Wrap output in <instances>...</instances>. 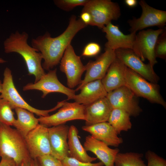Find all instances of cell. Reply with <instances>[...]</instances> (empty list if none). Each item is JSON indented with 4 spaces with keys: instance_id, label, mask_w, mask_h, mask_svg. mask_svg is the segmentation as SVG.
I'll return each instance as SVG.
<instances>
[{
    "instance_id": "cell-1",
    "label": "cell",
    "mask_w": 166,
    "mask_h": 166,
    "mask_svg": "<svg viewBox=\"0 0 166 166\" xmlns=\"http://www.w3.org/2000/svg\"><path fill=\"white\" fill-rule=\"evenodd\" d=\"M86 25L75 16H71L65 30L58 36L52 38L48 32L32 39L31 46L42 54L44 69L49 70L60 63L67 47L73 37Z\"/></svg>"
},
{
    "instance_id": "cell-2",
    "label": "cell",
    "mask_w": 166,
    "mask_h": 166,
    "mask_svg": "<svg viewBox=\"0 0 166 166\" xmlns=\"http://www.w3.org/2000/svg\"><path fill=\"white\" fill-rule=\"evenodd\" d=\"M28 38L26 32L21 33L17 31L4 41L3 47L5 53H16L22 57L26 65L28 74L34 76V83H36L46 73L42 65V55L28 44Z\"/></svg>"
},
{
    "instance_id": "cell-3",
    "label": "cell",
    "mask_w": 166,
    "mask_h": 166,
    "mask_svg": "<svg viewBox=\"0 0 166 166\" xmlns=\"http://www.w3.org/2000/svg\"><path fill=\"white\" fill-rule=\"evenodd\" d=\"M12 159L16 166L30 161L25 138L16 129L0 122V157Z\"/></svg>"
},
{
    "instance_id": "cell-4",
    "label": "cell",
    "mask_w": 166,
    "mask_h": 166,
    "mask_svg": "<svg viewBox=\"0 0 166 166\" xmlns=\"http://www.w3.org/2000/svg\"><path fill=\"white\" fill-rule=\"evenodd\" d=\"M0 97L9 102L12 109L20 108L27 110L39 117H46L50 112L60 108L64 101L58 102L53 108L48 110L37 109L29 105L22 97L16 88L13 81L11 70L8 68L5 69Z\"/></svg>"
},
{
    "instance_id": "cell-5",
    "label": "cell",
    "mask_w": 166,
    "mask_h": 166,
    "mask_svg": "<svg viewBox=\"0 0 166 166\" xmlns=\"http://www.w3.org/2000/svg\"><path fill=\"white\" fill-rule=\"evenodd\" d=\"M81 12H87L90 15L89 25L101 29L112 21L117 20L121 14L118 4L110 0H89Z\"/></svg>"
},
{
    "instance_id": "cell-6",
    "label": "cell",
    "mask_w": 166,
    "mask_h": 166,
    "mask_svg": "<svg viewBox=\"0 0 166 166\" xmlns=\"http://www.w3.org/2000/svg\"><path fill=\"white\" fill-rule=\"evenodd\" d=\"M126 86L136 96L144 98L150 102L160 105L164 108L166 103L160 93L159 86L152 83L126 66Z\"/></svg>"
},
{
    "instance_id": "cell-7",
    "label": "cell",
    "mask_w": 166,
    "mask_h": 166,
    "mask_svg": "<svg viewBox=\"0 0 166 166\" xmlns=\"http://www.w3.org/2000/svg\"><path fill=\"white\" fill-rule=\"evenodd\" d=\"M164 30L148 29L139 31L136 34L133 51L143 61L147 59L153 67L157 63L155 52L157 40Z\"/></svg>"
},
{
    "instance_id": "cell-8",
    "label": "cell",
    "mask_w": 166,
    "mask_h": 166,
    "mask_svg": "<svg viewBox=\"0 0 166 166\" xmlns=\"http://www.w3.org/2000/svg\"><path fill=\"white\" fill-rule=\"evenodd\" d=\"M85 106L75 102L65 101L56 113L46 117H39V123L47 127L64 124L67 122L76 120L85 121Z\"/></svg>"
},
{
    "instance_id": "cell-9",
    "label": "cell",
    "mask_w": 166,
    "mask_h": 166,
    "mask_svg": "<svg viewBox=\"0 0 166 166\" xmlns=\"http://www.w3.org/2000/svg\"><path fill=\"white\" fill-rule=\"evenodd\" d=\"M60 70L65 74L68 88L72 89L79 85L81 77L85 71L80 56L77 55L69 44L66 49L60 63Z\"/></svg>"
},
{
    "instance_id": "cell-10",
    "label": "cell",
    "mask_w": 166,
    "mask_h": 166,
    "mask_svg": "<svg viewBox=\"0 0 166 166\" xmlns=\"http://www.w3.org/2000/svg\"><path fill=\"white\" fill-rule=\"evenodd\" d=\"M36 90L41 91L42 97H45L48 94L53 93H62L66 95L67 100L74 99L75 96V90L67 87L58 79L57 69L50 70L36 83H30L23 86L24 91Z\"/></svg>"
},
{
    "instance_id": "cell-11",
    "label": "cell",
    "mask_w": 166,
    "mask_h": 166,
    "mask_svg": "<svg viewBox=\"0 0 166 166\" xmlns=\"http://www.w3.org/2000/svg\"><path fill=\"white\" fill-rule=\"evenodd\" d=\"M139 4L142 10L140 18H134L128 22L130 27V31L135 33L144 28L154 26L160 28L164 26L166 22V11L154 8L144 0H140Z\"/></svg>"
},
{
    "instance_id": "cell-12",
    "label": "cell",
    "mask_w": 166,
    "mask_h": 166,
    "mask_svg": "<svg viewBox=\"0 0 166 166\" xmlns=\"http://www.w3.org/2000/svg\"><path fill=\"white\" fill-rule=\"evenodd\" d=\"M116 57L127 67L152 83L157 84L159 77L153 67L146 64L131 49H119L115 51Z\"/></svg>"
},
{
    "instance_id": "cell-13",
    "label": "cell",
    "mask_w": 166,
    "mask_h": 166,
    "mask_svg": "<svg viewBox=\"0 0 166 166\" xmlns=\"http://www.w3.org/2000/svg\"><path fill=\"white\" fill-rule=\"evenodd\" d=\"M136 96L128 88L124 86L108 92L106 97L113 109L124 110L130 116L136 117L142 110L136 100Z\"/></svg>"
},
{
    "instance_id": "cell-14",
    "label": "cell",
    "mask_w": 166,
    "mask_h": 166,
    "mask_svg": "<svg viewBox=\"0 0 166 166\" xmlns=\"http://www.w3.org/2000/svg\"><path fill=\"white\" fill-rule=\"evenodd\" d=\"M105 52L95 61H90L85 65L86 73L83 80L75 90H80L86 84L97 80H101L109 67L116 58L115 51L105 49Z\"/></svg>"
},
{
    "instance_id": "cell-15",
    "label": "cell",
    "mask_w": 166,
    "mask_h": 166,
    "mask_svg": "<svg viewBox=\"0 0 166 166\" xmlns=\"http://www.w3.org/2000/svg\"><path fill=\"white\" fill-rule=\"evenodd\" d=\"M32 159L51 154L48 127L40 123L25 138Z\"/></svg>"
},
{
    "instance_id": "cell-16",
    "label": "cell",
    "mask_w": 166,
    "mask_h": 166,
    "mask_svg": "<svg viewBox=\"0 0 166 166\" xmlns=\"http://www.w3.org/2000/svg\"><path fill=\"white\" fill-rule=\"evenodd\" d=\"M106 34L107 42L105 49L114 51L119 49H129L133 50L136 33H131L125 34L120 30L118 26L109 23L102 29Z\"/></svg>"
},
{
    "instance_id": "cell-17",
    "label": "cell",
    "mask_w": 166,
    "mask_h": 166,
    "mask_svg": "<svg viewBox=\"0 0 166 166\" xmlns=\"http://www.w3.org/2000/svg\"><path fill=\"white\" fill-rule=\"evenodd\" d=\"M69 127L65 124L48 127L51 154L61 161L69 156L67 141Z\"/></svg>"
},
{
    "instance_id": "cell-18",
    "label": "cell",
    "mask_w": 166,
    "mask_h": 166,
    "mask_svg": "<svg viewBox=\"0 0 166 166\" xmlns=\"http://www.w3.org/2000/svg\"><path fill=\"white\" fill-rule=\"evenodd\" d=\"M82 128L89 133L94 138L109 146L118 147L123 142L114 128L108 122H103L90 125L83 126Z\"/></svg>"
},
{
    "instance_id": "cell-19",
    "label": "cell",
    "mask_w": 166,
    "mask_h": 166,
    "mask_svg": "<svg viewBox=\"0 0 166 166\" xmlns=\"http://www.w3.org/2000/svg\"><path fill=\"white\" fill-rule=\"evenodd\" d=\"M84 146L86 151L94 153L105 166H115V157L120 152L118 148H111L104 142L91 135L86 137Z\"/></svg>"
},
{
    "instance_id": "cell-20",
    "label": "cell",
    "mask_w": 166,
    "mask_h": 166,
    "mask_svg": "<svg viewBox=\"0 0 166 166\" xmlns=\"http://www.w3.org/2000/svg\"><path fill=\"white\" fill-rule=\"evenodd\" d=\"M113 109L106 97L85 106L86 125L108 122Z\"/></svg>"
},
{
    "instance_id": "cell-21",
    "label": "cell",
    "mask_w": 166,
    "mask_h": 166,
    "mask_svg": "<svg viewBox=\"0 0 166 166\" xmlns=\"http://www.w3.org/2000/svg\"><path fill=\"white\" fill-rule=\"evenodd\" d=\"M126 66L117 57L109 67L101 82L107 93L126 86Z\"/></svg>"
},
{
    "instance_id": "cell-22",
    "label": "cell",
    "mask_w": 166,
    "mask_h": 166,
    "mask_svg": "<svg viewBox=\"0 0 166 166\" xmlns=\"http://www.w3.org/2000/svg\"><path fill=\"white\" fill-rule=\"evenodd\" d=\"M80 90V93L76 95L74 100L75 102L85 106L106 97L108 93L100 80L86 84Z\"/></svg>"
},
{
    "instance_id": "cell-23",
    "label": "cell",
    "mask_w": 166,
    "mask_h": 166,
    "mask_svg": "<svg viewBox=\"0 0 166 166\" xmlns=\"http://www.w3.org/2000/svg\"><path fill=\"white\" fill-rule=\"evenodd\" d=\"M68 140L69 156L85 163H92L97 160V158L91 157L87 153L80 141L78 131L74 125L69 127Z\"/></svg>"
},
{
    "instance_id": "cell-24",
    "label": "cell",
    "mask_w": 166,
    "mask_h": 166,
    "mask_svg": "<svg viewBox=\"0 0 166 166\" xmlns=\"http://www.w3.org/2000/svg\"><path fill=\"white\" fill-rule=\"evenodd\" d=\"M14 109L17 118L13 126L25 138L39 123L38 118L35 117L33 113L25 109L16 108Z\"/></svg>"
},
{
    "instance_id": "cell-25",
    "label": "cell",
    "mask_w": 166,
    "mask_h": 166,
    "mask_svg": "<svg viewBox=\"0 0 166 166\" xmlns=\"http://www.w3.org/2000/svg\"><path fill=\"white\" fill-rule=\"evenodd\" d=\"M130 117V115L124 110L113 109L108 122L119 134L122 131H127L131 128L132 124Z\"/></svg>"
},
{
    "instance_id": "cell-26",
    "label": "cell",
    "mask_w": 166,
    "mask_h": 166,
    "mask_svg": "<svg viewBox=\"0 0 166 166\" xmlns=\"http://www.w3.org/2000/svg\"><path fill=\"white\" fill-rule=\"evenodd\" d=\"M143 154L134 152H120L115 157V166H147L142 158Z\"/></svg>"
},
{
    "instance_id": "cell-27",
    "label": "cell",
    "mask_w": 166,
    "mask_h": 166,
    "mask_svg": "<svg viewBox=\"0 0 166 166\" xmlns=\"http://www.w3.org/2000/svg\"><path fill=\"white\" fill-rule=\"evenodd\" d=\"M12 110L9 102L0 97V122L13 126L16 119Z\"/></svg>"
},
{
    "instance_id": "cell-28",
    "label": "cell",
    "mask_w": 166,
    "mask_h": 166,
    "mask_svg": "<svg viewBox=\"0 0 166 166\" xmlns=\"http://www.w3.org/2000/svg\"><path fill=\"white\" fill-rule=\"evenodd\" d=\"M89 0H56L54 2L58 7L64 10L70 11L78 6H84Z\"/></svg>"
},
{
    "instance_id": "cell-29",
    "label": "cell",
    "mask_w": 166,
    "mask_h": 166,
    "mask_svg": "<svg viewBox=\"0 0 166 166\" xmlns=\"http://www.w3.org/2000/svg\"><path fill=\"white\" fill-rule=\"evenodd\" d=\"M155 52L156 57L165 59L166 57V31L159 37L156 42Z\"/></svg>"
},
{
    "instance_id": "cell-30",
    "label": "cell",
    "mask_w": 166,
    "mask_h": 166,
    "mask_svg": "<svg viewBox=\"0 0 166 166\" xmlns=\"http://www.w3.org/2000/svg\"><path fill=\"white\" fill-rule=\"evenodd\" d=\"M145 157L147 161V166H166V160L152 151L148 150Z\"/></svg>"
},
{
    "instance_id": "cell-31",
    "label": "cell",
    "mask_w": 166,
    "mask_h": 166,
    "mask_svg": "<svg viewBox=\"0 0 166 166\" xmlns=\"http://www.w3.org/2000/svg\"><path fill=\"white\" fill-rule=\"evenodd\" d=\"M36 160L38 166H62L61 161L51 154L40 156Z\"/></svg>"
},
{
    "instance_id": "cell-32",
    "label": "cell",
    "mask_w": 166,
    "mask_h": 166,
    "mask_svg": "<svg viewBox=\"0 0 166 166\" xmlns=\"http://www.w3.org/2000/svg\"><path fill=\"white\" fill-rule=\"evenodd\" d=\"M62 166H103L101 161L96 163H85L73 158L67 156L61 160Z\"/></svg>"
},
{
    "instance_id": "cell-33",
    "label": "cell",
    "mask_w": 166,
    "mask_h": 166,
    "mask_svg": "<svg viewBox=\"0 0 166 166\" xmlns=\"http://www.w3.org/2000/svg\"><path fill=\"white\" fill-rule=\"evenodd\" d=\"M101 50V47L98 44L94 42H90L84 48L82 55L87 57L94 56L97 55Z\"/></svg>"
},
{
    "instance_id": "cell-34",
    "label": "cell",
    "mask_w": 166,
    "mask_h": 166,
    "mask_svg": "<svg viewBox=\"0 0 166 166\" xmlns=\"http://www.w3.org/2000/svg\"><path fill=\"white\" fill-rule=\"evenodd\" d=\"M80 19L87 26L89 25L91 21V16L90 14L87 12H81Z\"/></svg>"
},
{
    "instance_id": "cell-35",
    "label": "cell",
    "mask_w": 166,
    "mask_h": 166,
    "mask_svg": "<svg viewBox=\"0 0 166 166\" xmlns=\"http://www.w3.org/2000/svg\"><path fill=\"white\" fill-rule=\"evenodd\" d=\"M13 161L12 159L9 158L2 157L0 162V166H9Z\"/></svg>"
},
{
    "instance_id": "cell-36",
    "label": "cell",
    "mask_w": 166,
    "mask_h": 166,
    "mask_svg": "<svg viewBox=\"0 0 166 166\" xmlns=\"http://www.w3.org/2000/svg\"><path fill=\"white\" fill-rule=\"evenodd\" d=\"M124 2L127 6L130 7L135 6L137 4L136 0H125Z\"/></svg>"
},
{
    "instance_id": "cell-37",
    "label": "cell",
    "mask_w": 166,
    "mask_h": 166,
    "mask_svg": "<svg viewBox=\"0 0 166 166\" xmlns=\"http://www.w3.org/2000/svg\"><path fill=\"white\" fill-rule=\"evenodd\" d=\"M32 160L30 161L23 162L19 166H32L31 162Z\"/></svg>"
},
{
    "instance_id": "cell-38",
    "label": "cell",
    "mask_w": 166,
    "mask_h": 166,
    "mask_svg": "<svg viewBox=\"0 0 166 166\" xmlns=\"http://www.w3.org/2000/svg\"><path fill=\"white\" fill-rule=\"evenodd\" d=\"M31 162L32 166H38L36 159H32Z\"/></svg>"
},
{
    "instance_id": "cell-39",
    "label": "cell",
    "mask_w": 166,
    "mask_h": 166,
    "mask_svg": "<svg viewBox=\"0 0 166 166\" xmlns=\"http://www.w3.org/2000/svg\"><path fill=\"white\" fill-rule=\"evenodd\" d=\"M6 62V61L5 60L0 57V64L4 63Z\"/></svg>"
},
{
    "instance_id": "cell-40",
    "label": "cell",
    "mask_w": 166,
    "mask_h": 166,
    "mask_svg": "<svg viewBox=\"0 0 166 166\" xmlns=\"http://www.w3.org/2000/svg\"><path fill=\"white\" fill-rule=\"evenodd\" d=\"M2 82L0 80V93H1L2 89Z\"/></svg>"
},
{
    "instance_id": "cell-41",
    "label": "cell",
    "mask_w": 166,
    "mask_h": 166,
    "mask_svg": "<svg viewBox=\"0 0 166 166\" xmlns=\"http://www.w3.org/2000/svg\"><path fill=\"white\" fill-rule=\"evenodd\" d=\"M9 166H16L15 164L14 161H13Z\"/></svg>"
}]
</instances>
